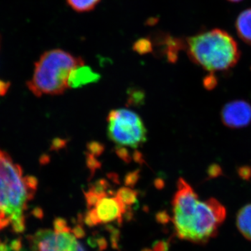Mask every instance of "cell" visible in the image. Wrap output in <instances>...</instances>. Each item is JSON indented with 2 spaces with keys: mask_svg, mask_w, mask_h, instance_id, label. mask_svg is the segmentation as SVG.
I'll use <instances>...</instances> for the list:
<instances>
[{
  "mask_svg": "<svg viewBox=\"0 0 251 251\" xmlns=\"http://www.w3.org/2000/svg\"><path fill=\"white\" fill-rule=\"evenodd\" d=\"M175 232L179 239L205 244L218 233L226 218V207L214 198L201 201L192 186L182 178L173 201Z\"/></svg>",
  "mask_w": 251,
  "mask_h": 251,
  "instance_id": "obj_1",
  "label": "cell"
},
{
  "mask_svg": "<svg viewBox=\"0 0 251 251\" xmlns=\"http://www.w3.org/2000/svg\"><path fill=\"white\" fill-rule=\"evenodd\" d=\"M37 186V179L24 176L21 167L0 149V224L11 226L16 233L24 232L25 211Z\"/></svg>",
  "mask_w": 251,
  "mask_h": 251,
  "instance_id": "obj_2",
  "label": "cell"
},
{
  "mask_svg": "<svg viewBox=\"0 0 251 251\" xmlns=\"http://www.w3.org/2000/svg\"><path fill=\"white\" fill-rule=\"evenodd\" d=\"M186 46L191 60L210 73L229 70L240 57L237 42L228 33L219 29L188 38Z\"/></svg>",
  "mask_w": 251,
  "mask_h": 251,
  "instance_id": "obj_3",
  "label": "cell"
},
{
  "mask_svg": "<svg viewBox=\"0 0 251 251\" xmlns=\"http://www.w3.org/2000/svg\"><path fill=\"white\" fill-rule=\"evenodd\" d=\"M85 64L83 59L60 49L47 51L35 64L34 74L28 81L29 90L36 97L59 95L65 92L73 69Z\"/></svg>",
  "mask_w": 251,
  "mask_h": 251,
  "instance_id": "obj_4",
  "label": "cell"
},
{
  "mask_svg": "<svg viewBox=\"0 0 251 251\" xmlns=\"http://www.w3.org/2000/svg\"><path fill=\"white\" fill-rule=\"evenodd\" d=\"M107 121L109 138L120 146L137 148L146 141V128L135 112L126 109L112 110Z\"/></svg>",
  "mask_w": 251,
  "mask_h": 251,
  "instance_id": "obj_5",
  "label": "cell"
},
{
  "mask_svg": "<svg viewBox=\"0 0 251 251\" xmlns=\"http://www.w3.org/2000/svg\"><path fill=\"white\" fill-rule=\"evenodd\" d=\"M30 242L36 251H77L80 244L72 232L48 229L37 231L30 237Z\"/></svg>",
  "mask_w": 251,
  "mask_h": 251,
  "instance_id": "obj_6",
  "label": "cell"
},
{
  "mask_svg": "<svg viewBox=\"0 0 251 251\" xmlns=\"http://www.w3.org/2000/svg\"><path fill=\"white\" fill-rule=\"evenodd\" d=\"M221 118L229 128H244L251 122V105L245 100L229 102L223 108Z\"/></svg>",
  "mask_w": 251,
  "mask_h": 251,
  "instance_id": "obj_7",
  "label": "cell"
},
{
  "mask_svg": "<svg viewBox=\"0 0 251 251\" xmlns=\"http://www.w3.org/2000/svg\"><path fill=\"white\" fill-rule=\"evenodd\" d=\"M94 209L100 224H109L113 221L122 224L123 214L128 211V207L116 196L112 197L110 196L101 198Z\"/></svg>",
  "mask_w": 251,
  "mask_h": 251,
  "instance_id": "obj_8",
  "label": "cell"
},
{
  "mask_svg": "<svg viewBox=\"0 0 251 251\" xmlns=\"http://www.w3.org/2000/svg\"><path fill=\"white\" fill-rule=\"evenodd\" d=\"M100 79V74L94 72L90 67L85 64L73 69L68 79L69 88H80L88 84L95 83Z\"/></svg>",
  "mask_w": 251,
  "mask_h": 251,
  "instance_id": "obj_9",
  "label": "cell"
},
{
  "mask_svg": "<svg viewBox=\"0 0 251 251\" xmlns=\"http://www.w3.org/2000/svg\"><path fill=\"white\" fill-rule=\"evenodd\" d=\"M235 25L239 38L251 45V8L239 14Z\"/></svg>",
  "mask_w": 251,
  "mask_h": 251,
  "instance_id": "obj_10",
  "label": "cell"
},
{
  "mask_svg": "<svg viewBox=\"0 0 251 251\" xmlns=\"http://www.w3.org/2000/svg\"><path fill=\"white\" fill-rule=\"evenodd\" d=\"M237 226L241 234L251 241V204L243 206L238 212Z\"/></svg>",
  "mask_w": 251,
  "mask_h": 251,
  "instance_id": "obj_11",
  "label": "cell"
},
{
  "mask_svg": "<svg viewBox=\"0 0 251 251\" xmlns=\"http://www.w3.org/2000/svg\"><path fill=\"white\" fill-rule=\"evenodd\" d=\"M138 196V191L128 186L120 188L116 194V197L127 207L133 205L137 202Z\"/></svg>",
  "mask_w": 251,
  "mask_h": 251,
  "instance_id": "obj_12",
  "label": "cell"
},
{
  "mask_svg": "<svg viewBox=\"0 0 251 251\" xmlns=\"http://www.w3.org/2000/svg\"><path fill=\"white\" fill-rule=\"evenodd\" d=\"M68 4L77 12H88L93 10L100 0H67Z\"/></svg>",
  "mask_w": 251,
  "mask_h": 251,
  "instance_id": "obj_13",
  "label": "cell"
},
{
  "mask_svg": "<svg viewBox=\"0 0 251 251\" xmlns=\"http://www.w3.org/2000/svg\"><path fill=\"white\" fill-rule=\"evenodd\" d=\"M109 187H110V185L108 181L105 179H102L98 180L94 184L91 185L89 190L99 196L105 197V196H109V194H112L111 191L109 190Z\"/></svg>",
  "mask_w": 251,
  "mask_h": 251,
  "instance_id": "obj_14",
  "label": "cell"
},
{
  "mask_svg": "<svg viewBox=\"0 0 251 251\" xmlns=\"http://www.w3.org/2000/svg\"><path fill=\"white\" fill-rule=\"evenodd\" d=\"M145 95L143 91L140 90H133L129 91L128 95V103L130 105H139L143 103L145 100Z\"/></svg>",
  "mask_w": 251,
  "mask_h": 251,
  "instance_id": "obj_15",
  "label": "cell"
},
{
  "mask_svg": "<svg viewBox=\"0 0 251 251\" xmlns=\"http://www.w3.org/2000/svg\"><path fill=\"white\" fill-rule=\"evenodd\" d=\"M83 221L85 224L87 225L89 227H94V226L101 224H100V221H99L94 208L89 209V211L86 212V214L83 216Z\"/></svg>",
  "mask_w": 251,
  "mask_h": 251,
  "instance_id": "obj_16",
  "label": "cell"
},
{
  "mask_svg": "<svg viewBox=\"0 0 251 251\" xmlns=\"http://www.w3.org/2000/svg\"><path fill=\"white\" fill-rule=\"evenodd\" d=\"M87 242L91 247L97 249L99 251H103L107 248L106 239L103 237H99V236L92 237L89 238Z\"/></svg>",
  "mask_w": 251,
  "mask_h": 251,
  "instance_id": "obj_17",
  "label": "cell"
},
{
  "mask_svg": "<svg viewBox=\"0 0 251 251\" xmlns=\"http://www.w3.org/2000/svg\"><path fill=\"white\" fill-rule=\"evenodd\" d=\"M84 194H85L87 208L89 209H93V208L95 207L99 201L103 198L102 196L96 194L95 193L92 192L90 190H88L87 192H84Z\"/></svg>",
  "mask_w": 251,
  "mask_h": 251,
  "instance_id": "obj_18",
  "label": "cell"
},
{
  "mask_svg": "<svg viewBox=\"0 0 251 251\" xmlns=\"http://www.w3.org/2000/svg\"><path fill=\"white\" fill-rule=\"evenodd\" d=\"M87 148L88 153L96 157L100 156L105 150L103 145L97 141L90 142L87 145Z\"/></svg>",
  "mask_w": 251,
  "mask_h": 251,
  "instance_id": "obj_19",
  "label": "cell"
},
{
  "mask_svg": "<svg viewBox=\"0 0 251 251\" xmlns=\"http://www.w3.org/2000/svg\"><path fill=\"white\" fill-rule=\"evenodd\" d=\"M53 229L55 232H72V228L69 227L67 221L63 218H56L53 222Z\"/></svg>",
  "mask_w": 251,
  "mask_h": 251,
  "instance_id": "obj_20",
  "label": "cell"
},
{
  "mask_svg": "<svg viewBox=\"0 0 251 251\" xmlns=\"http://www.w3.org/2000/svg\"><path fill=\"white\" fill-rule=\"evenodd\" d=\"M86 162H87V168L90 169L91 174L93 175L97 170L100 168V163L97 160V157L90 154V153H87V157H86Z\"/></svg>",
  "mask_w": 251,
  "mask_h": 251,
  "instance_id": "obj_21",
  "label": "cell"
},
{
  "mask_svg": "<svg viewBox=\"0 0 251 251\" xmlns=\"http://www.w3.org/2000/svg\"><path fill=\"white\" fill-rule=\"evenodd\" d=\"M140 179V171H135L126 175L125 184L128 187H133Z\"/></svg>",
  "mask_w": 251,
  "mask_h": 251,
  "instance_id": "obj_22",
  "label": "cell"
},
{
  "mask_svg": "<svg viewBox=\"0 0 251 251\" xmlns=\"http://www.w3.org/2000/svg\"><path fill=\"white\" fill-rule=\"evenodd\" d=\"M117 156L122 158L124 161L126 163H130L131 161V156H130L129 152H128V150L124 148L123 146H120L118 145L116 150H115Z\"/></svg>",
  "mask_w": 251,
  "mask_h": 251,
  "instance_id": "obj_23",
  "label": "cell"
},
{
  "mask_svg": "<svg viewBox=\"0 0 251 251\" xmlns=\"http://www.w3.org/2000/svg\"><path fill=\"white\" fill-rule=\"evenodd\" d=\"M169 248V242L164 239L155 241L152 244L153 251H168Z\"/></svg>",
  "mask_w": 251,
  "mask_h": 251,
  "instance_id": "obj_24",
  "label": "cell"
},
{
  "mask_svg": "<svg viewBox=\"0 0 251 251\" xmlns=\"http://www.w3.org/2000/svg\"><path fill=\"white\" fill-rule=\"evenodd\" d=\"M157 222L161 224H167L171 221V217L168 215L166 211H159L157 213L156 216Z\"/></svg>",
  "mask_w": 251,
  "mask_h": 251,
  "instance_id": "obj_25",
  "label": "cell"
},
{
  "mask_svg": "<svg viewBox=\"0 0 251 251\" xmlns=\"http://www.w3.org/2000/svg\"><path fill=\"white\" fill-rule=\"evenodd\" d=\"M109 230H110V234H111V243L112 247L114 249H118L119 247V237H120V234H119L118 230L117 229L113 228V227H109Z\"/></svg>",
  "mask_w": 251,
  "mask_h": 251,
  "instance_id": "obj_26",
  "label": "cell"
},
{
  "mask_svg": "<svg viewBox=\"0 0 251 251\" xmlns=\"http://www.w3.org/2000/svg\"><path fill=\"white\" fill-rule=\"evenodd\" d=\"M72 234L77 239H82L85 236V231L83 227L80 224H77L74 226V228L72 229Z\"/></svg>",
  "mask_w": 251,
  "mask_h": 251,
  "instance_id": "obj_27",
  "label": "cell"
},
{
  "mask_svg": "<svg viewBox=\"0 0 251 251\" xmlns=\"http://www.w3.org/2000/svg\"><path fill=\"white\" fill-rule=\"evenodd\" d=\"M67 141L64 140H54L52 147H54V149H61L63 147L65 146Z\"/></svg>",
  "mask_w": 251,
  "mask_h": 251,
  "instance_id": "obj_28",
  "label": "cell"
},
{
  "mask_svg": "<svg viewBox=\"0 0 251 251\" xmlns=\"http://www.w3.org/2000/svg\"><path fill=\"white\" fill-rule=\"evenodd\" d=\"M9 84L6 83L4 81L0 80V95L6 93V91L9 88Z\"/></svg>",
  "mask_w": 251,
  "mask_h": 251,
  "instance_id": "obj_29",
  "label": "cell"
},
{
  "mask_svg": "<svg viewBox=\"0 0 251 251\" xmlns=\"http://www.w3.org/2000/svg\"><path fill=\"white\" fill-rule=\"evenodd\" d=\"M133 156H134L133 158H134L135 161L138 162V163H143V156H142L141 153L136 151L134 153V154H133Z\"/></svg>",
  "mask_w": 251,
  "mask_h": 251,
  "instance_id": "obj_30",
  "label": "cell"
},
{
  "mask_svg": "<svg viewBox=\"0 0 251 251\" xmlns=\"http://www.w3.org/2000/svg\"><path fill=\"white\" fill-rule=\"evenodd\" d=\"M228 1H232V2H237V1H242V0H228Z\"/></svg>",
  "mask_w": 251,
  "mask_h": 251,
  "instance_id": "obj_31",
  "label": "cell"
},
{
  "mask_svg": "<svg viewBox=\"0 0 251 251\" xmlns=\"http://www.w3.org/2000/svg\"><path fill=\"white\" fill-rule=\"evenodd\" d=\"M141 251H153L151 250V249H147V248H146V249H144Z\"/></svg>",
  "mask_w": 251,
  "mask_h": 251,
  "instance_id": "obj_32",
  "label": "cell"
},
{
  "mask_svg": "<svg viewBox=\"0 0 251 251\" xmlns=\"http://www.w3.org/2000/svg\"><path fill=\"white\" fill-rule=\"evenodd\" d=\"M0 246H1V241H0Z\"/></svg>",
  "mask_w": 251,
  "mask_h": 251,
  "instance_id": "obj_33",
  "label": "cell"
},
{
  "mask_svg": "<svg viewBox=\"0 0 251 251\" xmlns=\"http://www.w3.org/2000/svg\"><path fill=\"white\" fill-rule=\"evenodd\" d=\"M0 230H1V229H0Z\"/></svg>",
  "mask_w": 251,
  "mask_h": 251,
  "instance_id": "obj_34",
  "label": "cell"
}]
</instances>
